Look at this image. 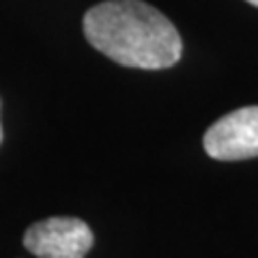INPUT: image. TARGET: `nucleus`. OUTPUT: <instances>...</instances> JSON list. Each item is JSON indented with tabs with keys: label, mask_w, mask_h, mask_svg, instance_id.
Returning a JSON list of instances; mask_svg holds the SVG:
<instances>
[{
	"label": "nucleus",
	"mask_w": 258,
	"mask_h": 258,
	"mask_svg": "<svg viewBox=\"0 0 258 258\" xmlns=\"http://www.w3.org/2000/svg\"><path fill=\"white\" fill-rule=\"evenodd\" d=\"M95 50L125 67L166 69L181 60L183 41L174 24L142 0H106L82 22Z\"/></svg>",
	"instance_id": "1"
},
{
	"label": "nucleus",
	"mask_w": 258,
	"mask_h": 258,
	"mask_svg": "<svg viewBox=\"0 0 258 258\" xmlns=\"http://www.w3.org/2000/svg\"><path fill=\"white\" fill-rule=\"evenodd\" d=\"M24 247L37 258H84L93 230L78 217H47L24 232Z\"/></svg>",
	"instance_id": "2"
},
{
	"label": "nucleus",
	"mask_w": 258,
	"mask_h": 258,
	"mask_svg": "<svg viewBox=\"0 0 258 258\" xmlns=\"http://www.w3.org/2000/svg\"><path fill=\"white\" fill-rule=\"evenodd\" d=\"M205 153L220 161L258 157V106L239 108L205 132Z\"/></svg>",
	"instance_id": "3"
},
{
	"label": "nucleus",
	"mask_w": 258,
	"mask_h": 258,
	"mask_svg": "<svg viewBox=\"0 0 258 258\" xmlns=\"http://www.w3.org/2000/svg\"><path fill=\"white\" fill-rule=\"evenodd\" d=\"M249 5H254V7H258V0H247Z\"/></svg>",
	"instance_id": "4"
},
{
	"label": "nucleus",
	"mask_w": 258,
	"mask_h": 258,
	"mask_svg": "<svg viewBox=\"0 0 258 258\" xmlns=\"http://www.w3.org/2000/svg\"><path fill=\"white\" fill-rule=\"evenodd\" d=\"M0 142H3V127H0Z\"/></svg>",
	"instance_id": "5"
}]
</instances>
